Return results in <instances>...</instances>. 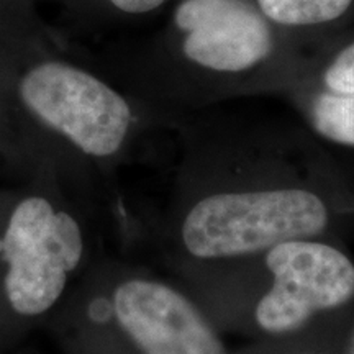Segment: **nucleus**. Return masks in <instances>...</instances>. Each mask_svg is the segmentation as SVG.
I'll return each mask as SVG.
<instances>
[{"label": "nucleus", "mask_w": 354, "mask_h": 354, "mask_svg": "<svg viewBox=\"0 0 354 354\" xmlns=\"http://www.w3.org/2000/svg\"><path fill=\"white\" fill-rule=\"evenodd\" d=\"M169 131L176 153L166 201L140 233L169 274L287 240H338L354 218V190L330 145L299 117H248L218 105L177 115Z\"/></svg>", "instance_id": "obj_1"}, {"label": "nucleus", "mask_w": 354, "mask_h": 354, "mask_svg": "<svg viewBox=\"0 0 354 354\" xmlns=\"http://www.w3.org/2000/svg\"><path fill=\"white\" fill-rule=\"evenodd\" d=\"M0 166L48 177L112 215L117 177L176 117L153 109L71 50L33 0H0Z\"/></svg>", "instance_id": "obj_2"}, {"label": "nucleus", "mask_w": 354, "mask_h": 354, "mask_svg": "<svg viewBox=\"0 0 354 354\" xmlns=\"http://www.w3.org/2000/svg\"><path fill=\"white\" fill-rule=\"evenodd\" d=\"M145 37L88 57L130 94L167 115L279 97L313 50L274 28L251 0H172Z\"/></svg>", "instance_id": "obj_3"}, {"label": "nucleus", "mask_w": 354, "mask_h": 354, "mask_svg": "<svg viewBox=\"0 0 354 354\" xmlns=\"http://www.w3.org/2000/svg\"><path fill=\"white\" fill-rule=\"evenodd\" d=\"M169 276L220 330L292 339L346 323L354 261L333 238L281 241L261 253Z\"/></svg>", "instance_id": "obj_4"}, {"label": "nucleus", "mask_w": 354, "mask_h": 354, "mask_svg": "<svg viewBox=\"0 0 354 354\" xmlns=\"http://www.w3.org/2000/svg\"><path fill=\"white\" fill-rule=\"evenodd\" d=\"M100 210L48 177L0 187V328L51 320L100 258Z\"/></svg>", "instance_id": "obj_5"}, {"label": "nucleus", "mask_w": 354, "mask_h": 354, "mask_svg": "<svg viewBox=\"0 0 354 354\" xmlns=\"http://www.w3.org/2000/svg\"><path fill=\"white\" fill-rule=\"evenodd\" d=\"M88 351L227 354L197 300L143 264L100 256L51 318Z\"/></svg>", "instance_id": "obj_6"}, {"label": "nucleus", "mask_w": 354, "mask_h": 354, "mask_svg": "<svg viewBox=\"0 0 354 354\" xmlns=\"http://www.w3.org/2000/svg\"><path fill=\"white\" fill-rule=\"evenodd\" d=\"M274 28L315 50L354 21V0H251Z\"/></svg>", "instance_id": "obj_7"}, {"label": "nucleus", "mask_w": 354, "mask_h": 354, "mask_svg": "<svg viewBox=\"0 0 354 354\" xmlns=\"http://www.w3.org/2000/svg\"><path fill=\"white\" fill-rule=\"evenodd\" d=\"M317 138L354 148V94H335L297 84L281 97Z\"/></svg>", "instance_id": "obj_8"}, {"label": "nucleus", "mask_w": 354, "mask_h": 354, "mask_svg": "<svg viewBox=\"0 0 354 354\" xmlns=\"http://www.w3.org/2000/svg\"><path fill=\"white\" fill-rule=\"evenodd\" d=\"M51 3L71 21L88 30H110L158 19L172 0H33Z\"/></svg>", "instance_id": "obj_9"}, {"label": "nucleus", "mask_w": 354, "mask_h": 354, "mask_svg": "<svg viewBox=\"0 0 354 354\" xmlns=\"http://www.w3.org/2000/svg\"><path fill=\"white\" fill-rule=\"evenodd\" d=\"M297 84L335 94H354V30L346 28L315 48Z\"/></svg>", "instance_id": "obj_10"}, {"label": "nucleus", "mask_w": 354, "mask_h": 354, "mask_svg": "<svg viewBox=\"0 0 354 354\" xmlns=\"http://www.w3.org/2000/svg\"><path fill=\"white\" fill-rule=\"evenodd\" d=\"M344 354H354V323L348 331V339H346V346H344Z\"/></svg>", "instance_id": "obj_11"}, {"label": "nucleus", "mask_w": 354, "mask_h": 354, "mask_svg": "<svg viewBox=\"0 0 354 354\" xmlns=\"http://www.w3.org/2000/svg\"><path fill=\"white\" fill-rule=\"evenodd\" d=\"M294 354H330V353L318 351V349H308V348H305L304 351H299V353H294Z\"/></svg>", "instance_id": "obj_12"}, {"label": "nucleus", "mask_w": 354, "mask_h": 354, "mask_svg": "<svg viewBox=\"0 0 354 354\" xmlns=\"http://www.w3.org/2000/svg\"><path fill=\"white\" fill-rule=\"evenodd\" d=\"M3 82V63H2V53H0V88H2Z\"/></svg>", "instance_id": "obj_13"}]
</instances>
